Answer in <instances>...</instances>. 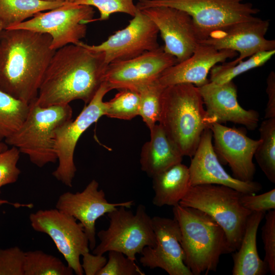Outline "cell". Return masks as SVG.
Returning <instances> with one entry per match:
<instances>
[{
	"mask_svg": "<svg viewBox=\"0 0 275 275\" xmlns=\"http://www.w3.org/2000/svg\"><path fill=\"white\" fill-rule=\"evenodd\" d=\"M107 65L102 53L80 42L56 50L42 79L36 103L48 107L81 100L88 104L103 82Z\"/></svg>",
	"mask_w": 275,
	"mask_h": 275,
	"instance_id": "cell-1",
	"label": "cell"
},
{
	"mask_svg": "<svg viewBox=\"0 0 275 275\" xmlns=\"http://www.w3.org/2000/svg\"><path fill=\"white\" fill-rule=\"evenodd\" d=\"M51 38L23 29H4L0 35V89L28 103L37 97L56 50Z\"/></svg>",
	"mask_w": 275,
	"mask_h": 275,
	"instance_id": "cell-2",
	"label": "cell"
},
{
	"mask_svg": "<svg viewBox=\"0 0 275 275\" xmlns=\"http://www.w3.org/2000/svg\"><path fill=\"white\" fill-rule=\"evenodd\" d=\"M158 123L183 156L192 157L203 131L213 123L198 88L179 84L164 88Z\"/></svg>",
	"mask_w": 275,
	"mask_h": 275,
	"instance_id": "cell-3",
	"label": "cell"
},
{
	"mask_svg": "<svg viewBox=\"0 0 275 275\" xmlns=\"http://www.w3.org/2000/svg\"><path fill=\"white\" fill-rule=\"evenodd\" d=\"M173 212L180 229L184 262L193 275L216 271L221 256L234 252L224 230L205 212L178 204Z\"/></svg>",
	"mask_w": 275,
	"mask_h": 275,
	"instance_id": "cell-4",
	"label": "cell"
},
{
	"mask_svg": "<svg viewBox=\"0 0 275 275\" xmlns=\"http://www.w3.org/2000/svg\"><path fill=\"white\" fill-rule=\"evenodd\" d=\"M35 100L30 103L28 115L22 125L4 142L17 148L32 163L41 168L58 160L55 131L60 125L72 119V109L69 104L42 107Z\"/></svg>",
	"mask_w": 275,
	"mask_h": 275,
	"instance_id": "cell-5",
	"label": "cell"
},
{
	"mask_svg": "<svg viewBox=\"0 0 275 275\" xmlns=\"http://www.w3.org/2000/svg\"><path fill=\"white\" fill-rule=\"evenodd\" d=\"M242 193L217 184L190 186L179 205L202 210L224 230L233 252L239 247L247 220L252 212L241 204Z\"/></svg>",
	"mask_w": 275,
	"mask_h": 275,
	"instance_id": "cell-6",
	"label": "cell"
},
{
	"mask_svg": "<svg viewBox=\"0 0 275 275\" xmlns=\"http://www.w3.org/2000/svg\"><path fill=\"white\" fill-rule=\"evenodd\" d=\"M139 10L169 7L180 9L191 17L199 41L232 24L253 19L260 10L243 0H137Z\"/></svg>",
	"mask_w": 275,
	"mask_h": 275,
	"instance_id": "cell-7",
	"label": "cell"
},
{
	"mask_svg": "<svg viewBox=\"0 0 275 275\" xmlns=\"http://www.w3.org/2000/svg\"><path fill=\"white\" fill-rule=\"evenodd\" d=\"M120 206L107 213L109 225L97 233L100 243L93 253L103 255L111 251L121 252L132 260L146 246H153L156 238L152 217L146 207L139 204L133 213Z\"/></svg>",
	"mask_w": 275,
	"mask_h": 275,
	"instance_id": "cell-8",
	"label": "cell"
},
{
	"mask_svg": "<svg viewBox=\"0 0 275 275\" xmlns=\"http://www.w3.org/2000/svg\"><path fill=\"white\" fill-rule=\"evenodd\" d=\"M93 7L66 3L7 29H23L49 35L51 48L56 50L68 44H77L87 33V24L94 21Z\"/></svg>",
	"mask_w": 275,
	"mask_h": 275,
	"instance_id": "cell-9",
	"label": "cell"
},
{
	"mask_svg": "<svg viewBox=\"0 0 275 275\" xmlns=\"http://www.w3.org/2000/svg\"><path fill=\"white\" fill-rule=\"evenodd\" d=\"M110 91L107 85L103 82L76 118L63 123L56 130L54 148L59 164L52 174L68 187L72 186L76 172L74 154L78 141L87 129L105 116L103 98Z\"/></svg>",
	"mask_w": 275,
	"mask_h": 275,
	"instance_id": "cell-10",
	"label": "cell"
},
{
	"mask_svg": "<svg viewBox=\"0 0 275 275\" xmlns=\"http://www.w3.org/2000/svg\"><path fill=\"white\" fill-rule=\"evenodd\" d=\"M29 219L34 230L51 238L73 272L83 274L80 257L89 251V243L82 225L57 208L38 210Z\"/></svg>",
	"mask_w": 275,
	"mask_h": 275,
	"instance_id": "cell-11",
	"label": "cell"
},
{
	"mask_svg": "<svg viewBox=\"0 0 275 275\" xmlns=\"http://www.w3.org/2000/svg\"><path fill=\"white\" fill-rule=\"evenodd\" d=\"M132 17L125 28L99 44L80 43L92 51L102 53L107 65L130 59L158 48L159 31L154 23L139 10Z\"/></svg>",
	"mask_w": 275,
	"mask_h": 275,
	"instance_id": "cell-12",
	"label": "cell"
},
{
	"mask_svg": "<svg viewBox=\"0 0 275 275\" xmlns=\"http://www.w3.org/2000/svg\"><path fill=\"white\" fill-rule=\"evenodd\" d=\"M178 63L163 46L130 59L109 64L103 82L111 90L128 89L137 91L141 87L157 80L161 73Z\"/></svg>",
	"mask_w": 275,
	"mask_h": 275,
	"instance_id": "cell-13",
	"label": "cell"
},
{
	"mask_svg": "<svg viewBox=\"0 0 275 275\" xmlns=\"http://www.w3.org/2000/svg\"><path fill=\"white\" fill-rule=\"evenodd\" d=\"M156 238L153 246L145 247L140 262L150 269L160 268L169 275H193L185 264L181 245V231L177 221L159 216L152 217Z\"/></svg>",
	"mask_w": 275,
	"mask_h": 275,
	"instance_id": "cell-14",
	"label": "cell"
},
{
	"mask_svg": "<svg viewBox=\"0 0 275 275\" xmlns=\"http://www.w3.org/2000/svg\"><path fill=\"white\" fill-rule=\"evenodd\" d=\"M269 26L268 20L256 17L214 31L206 39L198 42L217 50L229 49L238 52L236 59L227 63L233 65L258 52L275 50L274 40L265 37Z\"/></svg>",
	"mask_w": 275,
	"mask_h": 275,
	"instance_id": "cell-15",
	"label": "cell"
},
{
	"mask_svg": "<svg viewBox=\"0 0 275 275\" xmlns=\"http://www.w3.org/2000/svg\"><path fill=\"white\" fill-rule=\"evenodd\" d=\"M134 201L112 203L107 201L102 189H99L98 182L93 179L80 192L67 191L60 196L56 208L74 217L82 225L88 237L89 249L96 246V221L118 207L130 208Z\"/></svg>",
	"mask_w": 275,
	"mask_h": 275,
	"instance_id": "cell-16",
	"label": "cell"
},
{
	"mask_svg": "<svg viewBox=\"0 0 275 275\" xmlns=\"http://www.w3.org/2000/svg\"><path fill=\"white\" fill-rule=\"evenodd\" d=\"M157 27L164 41V50L178 63L188 58L198 39L193 19L186 12L169 7H154L141 10Z\"/></svg>",
	"mask_w": 275,
	"mask_h": 275,
	"instance_id": "cell-17",
	"label": "cell"
},
{
	"mask_svg": "<svg viewBox=\"0 0 275 275\" xmlns=\"http://www.w3.org/2000/svg\"><path fill=\"white\" fill-rule=\"evenodd\" d=\"M209 128L218 159L228 164L233 177L243 181H253L256 168L253 159L260 140L250 138L241 129L216 122L212 123Z\"/></svg>",
	"mask_w": 275,
	"mask_h": 275,
	"instance_id": "cell-18",
	"label": "cell"
},
{
	"mask_svg": "<svg viewBox=\"0 0 275 275\" xmlns=\"http://www.w3.org/2000/svg\"><path fill=\"white\" fill-rule=\"evenodd\" d=\"M210 128L203 132L188 167L191 186L217 184L230 187L244 194H255L262 189L257 182L243 181L229 175L221 165L212 143Z\"/></svg>",
	"mask_w": 275,
	"mask_h": 275,
	"instance_id": "cell-19",
	"label": "cell"
},
{
	"mask_svg": "<svg viewBox=\"0 0 275 275\" xmlns=\"http://www.w3.org/2000/svg\"><path fill=\"white\" fill-rule=\"evenodd\" d=\"M197 88L206 113L213 123L232 122L243 125L250 130L258 127V112L241 106L237 100V87L232 80L223 84L209 81Z\"/></svg>",
	"mask_w": 275,
	"mask_h": 275,
	"instance_id": "cell-20",
	"label": "cell"
},
{
	"mask_svg": "<svg viewBox=\"0 0 275 275\" xmlns=\"http://www.w3.org/2000/svg\"><path fill=\"white\" fill-rule=\"evenodd\" d=\"M237 55L235 51L217 50L198 42L188 58L165 70L157 80L164 87L179 84H191L199 87L209 81L207 76L213 66Z\"/></svg>",
	"mask_w": 275,
	"mask_h": 275,
	"instance_id": "cell-21",
	"label": "cell"
},
{
	"mask_svg": "<svg viewBox=\"0 0 275 275\" xmlns=\"http://www.w3.org/2000/svg\"><path fill=\"white\" fill-rule=\"evenodd\" d=\"M149 130L150 139L142 146L140 162L141 170L152 178L181 162L183 156L159 123Z\"/></svg>",
	"mask_w": 275,
	"mask_h": 275,
	"instance_id": "cell-22",
	"label": "cell"
},
{
	"mask_svg": "<svg viewBox=\"0 0 275 275\" xmlns=\"http://www.w3.org/2000/svg\"><path fill=\"white\" fill-rule=\"evenodd\" d=\"M264 216V212H253L249 217L239 247L233 255V275H264L268 271L257 247V231Z\"/></svg>",
	"mask_w": 275,
	"mask_h": 275,
	"instance_id": "cell-23",
	"label": "cell"
},
{
	"mask_svg": "<svg viewBox=\"0 0 275 275\" xmlns=\"http://www.w3.org/2000/svg\"><path fill=\"white\" fill-rule=\"evenodd\" d=\"M154 196L152 203L157 207L178 205L190 187L188 167L181 162L152 177Z\"/></svg>",
	"mask_w": 275,
	"mask_h": 275,
	"instance_id": "cell-24",
	"label": "cell"
},
{
	"mask_svg": "<svg viewBox=\"0 0 275 275\" xmlns=\"http://www.w3.org/2000/svg\"><path fill=\"white\" fill-rule=\"evenodd\" d=\"M65 3L44 0H0V20L4 29H7L40 12L57 8Z\"/></svg>",
	"mask_w": 275,
	"mask_h": 275,
	"instance_id": "cell-25",
	"label": "cell"
},
{
	"mask_svg": "<svg viewBox=\"0 0 275 275\" xmlns=\"http://www.w3.org/2000/svg\"><path fill=\"white\" fill-rule=\"evenodd\" d=\"M30 103L17 99L0 89V142L11 136L28 115Z\"/></svg>",
	"mask_w": 275,
	"mask_h": 275,
	"instance_id": "cell-26",
	"label": "cell"
},
{
	"mask_svg": "<svg viewBox=\"0 0 275 275\" xmlns=\"http://www.w3.org/2000/svg\"><path fill=\"white\" fill-rule=\"evenodd\" d=\"M259 131L260 143L254 157L268 180L275 183V118L263 121Z\"/></svg>",
	"mask_w": 275,
	"mask_h": 275,
	"instance_id": "cell-27",
	"label": "cell"
},
{
	"mask_svg": "<svg viewBox=\"0 0 275 275\" xmlns=\"http://www.w3.org/2000/svg\"><path fill=\"white\" fill-rule=\"evenodd\" d=\"M274 54L275 50L263 51L233 65L225 62L216 65L210 70L209 81L218 84L230 81L245 72L264 65Z\"/></svg>",
	"mask_w": 275,
	"mask_h": 275,
	"instance_id": "cell-28",
	"label": "cell"
},
{
	"mask_svg": "<svg viewBox=\"0 0 275 275\" xmlns=\"http://www.w3.org/2000/svg\"><path fill=\"white\" fill-rule=\"evenodd\" d=\"M73 270L58 258L40 250L25 252L24 275H72Z\"/></svg>",
	"mask_w": 275,
	"mask_h": 275,
	"instance_id": "cell-29",
	"label": "cell"
},
{
	"mask_svg": "<svg viewBox=\"0 0 275 275\" xmlns=\"http://www.w3.org/2000/svg\"><path fill=\"white\" fill-rule=\"evenodd\" d=\"M164 88L157 79L141 87L136 91L140 97L139 116L149 130L159 120L161 96Z\"/></svg>",
	"mask_w": 275,
	"mask_h": 275,
	"instance_id": "cell-30",
	"label": "cell"
},
{
	"mask_svg": "<svg viewBox=\"0 0 275 275\" xmlns=\"http://www.w3.org/2000/svg\"><path fill=\"white\" fill-rule=\"evenodd\" d=\"M105 116L109 118L130 120L139 116V93L128 89L121 90L114 98L105 102Z\"/></svg>",
	"mask_w": 275,
	"mask_h": 275,
	"instance_id": "cell-31",
	"label": "cell"
},
{
	"mask_svg": "<svg viewBox=\"0 0 275 275\" xmlns=\"http://www.w3.org/2000/svg\"><path fill=\"white\" fill-rule=\"evenodd\" d=\"M71 3L95 7L100 17L96 20H105L115 13H123L133 17L138 11L133 0H74Z\"/></svg>",
	"mask_w": 275,
	"mask_h": 275,
	"instance_id": "cell-32",
	"label": "cell"
},
{
	"mask_svg": "<svg viewBox=\"0 0 275 275\" xmlns=\"http://www.w3.org/2000/svg\"><path fill=\"white\" fill-rule=\"evenodd\" d=\"M108 259L98 275H145L135 263L124 254L115 251L108 252Z\"/></svg>",
	"mask_w": 275,
	"mask_h": 275,
	"instance_id": "cell-33",
	"label": "cell"
},
{
	"mask_svg": "<svg viewBox=\"0 0 275 275\" xmlns=\"http://www.w3.org/2000/svg\"><path fill=\"white\" fill-rule=\"evenodd\" d=\"M265 222L262 228V238L268 271L275 274V209L268 211L265 215Z\"/></svg>",
	"mask_w": 275,
	"mask_h": 275,
	"instance_id": "cell-34",
	"label": "cell"
},
{
	"mask_svg": "<svg viewBox=\"0 0 275 275\" xmlns=\"http://www.w3.org/2000/svg\"><path fill=\"white\" fill-rule=\"evenodd\" d=\"M20 153L13 146L0 152V189L3 186L15 183L18 180L20 170L17 164Z\"/></svg>",
	"mask_w": 275,
	"mask_h": 275,
	"instance_id": "cell-35",
	"label": "cell"
},
{
	"mask_svg": "<svg viewBox=\"0 0 275 275\" xmlns=\"http://www.w3.org/2000/svg\"><path fill=\"white\" fill-rule=\"evenodd\" d=\"M24 258L17 246L0 249V275H24Z\"/></svg>",
	"mask_w": 275,
	"mask_h": 275,
	"instance_id": "cell-36",
	"label": "cell"
},
{
	"mask_svg": "<svg viewBox=\"0 0 275 275\" xmlns=\"http://www.w3.org/2000/svg\"><path fill=\"white\" fill-rule=\"evenodd\" d=\"M240 201L244 208L252 212L265 213L275 209V189L258 195L242 194Z\"/></svg>",
	"mask_w": 275,
	"mask_h": 275,
	"instance_id": "cell-37",
	"label": "cell"
},
{
	"mask_svg": "<svg viewBox=\"0 0 275 275\" xmlns=\"http://www.w3.org/2000/svg\"><path fill=\"white\" fill-rule=\"evenodd\" d=\"M81 266L86 275H98L100 270L104 266L107 259L103 255L91 254L89 251L82 255Z\"/></svg>",
	"mask_w": 275,
	"mask_h": 275,
	"instance_id": "cell-38",
	"label": "cell"
},
{
	"mask_svg": "<svg viewBox=\"0 0 275 275\" xmlns=\"http://www.w3.org/2000/svg\"><path fill=\"white\" fill-rule=\"evenodd\" d=\"M266 93L268 101L265 109V119L275 118V73L271 71L267 79Z\"/></svg>",
	"mask_w": 275,
	"mask_h": 275,
	"instance_id": "cell-39",
	"label": "cell"
},
{
	"mask_svg": "<svg viewBox=\"0 0 275 275\" xmlns=\"http://www.w3.org/2000/svg\"><path fill=\"white\" fill-rule=\"evenodd\" d=\"M12 204V205H14V206H15L16 207H20V206H22V207L24 206V207H28L30 208L32 206V204H19V203L13 204V203H11L9 202L7 200L0 199V205H2V204Z\"/></svg>",
	"mask_w": 275,
	"mask_h": 275,
	"instance_id": "cell-40",
	"label": "cell"
},
{
	"mask_svg": "<svg viewBox=\"0 0 275 275\" xmlns=\"http://www.w3.org/2000/svg\"><path fill=\"white\" fill-rule=\"evenodd\" d=\"M7 145L5 142H0V152L7 149L8 148Z\"/></svg>",
	"mask_w": 275,
	"mask_h": 275,
	"instance_id": "cell-41",
	"label": "cell"
},
{
	"mask_svg": "<svg viewBox=\"0 0 275 275\" xmlns=\"http://www.w3.org/2000/svg\"><path fill=\"white\" fill-rule=\"evenodd\" d=\"M46 1H52V2H71L74 0H44Z\"/></svg>",
	"mask_w": 275,
	"mask_h": 275,
	"instance_id": "cell-42",
	"label": "cell"
},
{
	"mask_svg": "<svg viewBox=\"0 0 275 275\" xmlns=\"http://www.w3.org/2000/svg\"><path fill=\"white\" fill-rule=\"evenodd\" d=\"M4 29L2 22L0 20V35L2 31Z\"/></svg>",
	"mask_w": 275,
	"mask_h": 275,
	"instance_id": "cell-43",
	"label": "cell"
}]
</instances>
